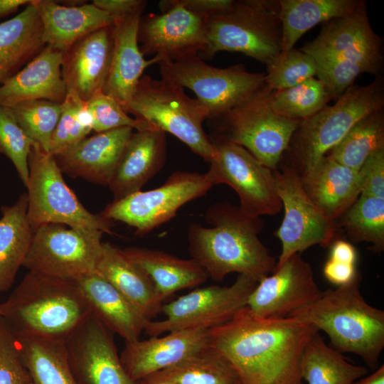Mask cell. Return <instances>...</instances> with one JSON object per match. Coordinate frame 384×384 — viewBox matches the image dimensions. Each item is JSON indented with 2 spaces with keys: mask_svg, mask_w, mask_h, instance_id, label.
<instances>
[{
  "mask_svg": "<svg viewBox=\"0 0 384 384\" xmlns=\"http://www.w3.org/2000/svg\"><path fill=\"white\" fill-rule=\"evenodd\" d=\"M122 250L148 275L163 302L176 292L198 286L209 277L193 259H180L161 250L144 247Z\"/></svg>",
  "mask_w": 384,
  "mask_h": 384,
  "instance_id": "4dcf8cb0",
  "label": "cell"
},
{
  "mask_svg": "<svg viewBox=\"0 0 384 384\" xmlns=\"http://www.w3.org/2000/svg\"><path fill=\"white\" fill-rule=\"evenodd\" d=\"M91 312L125 342L139 339L149 321L113 285L97 272L74 278Z\"/></svg>",
  "mask_w": 384,
  "mask_h": 384,
  "instance_id": "4316f807",
  "label": "cell"
},
{
  "mask_svg": "<svg viewBox=\"0 0 384 384\" xmlns=\"http://www.w3.org/2000/svg\"><path fill=\"white\" fill-rule=\"evenodd\" d=\"M34 143L19 126L9 109L0 105V153L12 161L26 187L29 179L28 156Z\"/></svg>",
  "mask_w": 384,
  "mask_h": 384,
  "instance_id": "7bdbcfd3",
  "label": "cell"
},
{
  "mask_svg": "<svg viewBox=\"0 0 384 384\" xmlns=\"http://www.w3.org/2000/svg\"><path fill=\"white\" fill-rule=\"evenodd\" d=\"M149 376L174 384H237L230 362L209 345L183 361Z\"/></svg>",
  "mask_w": 384,
  "mask_h": 384,
  "instance_id": "d590c367",
  "label": "cell"
},
{
  "mask_svg": "<svg viewBox=\"0 0 384 384\" xmlns=\"http://www.w3.org/2000/svg\"><path fill=\"white\" fill-rule=\"evenodd\" d=\"M363 2L360 0H279L282 53L293 49L298 40L314 26L349 16Z\"/></svg>",
  "mask_w": 384,
  "mask_h": 384,
  "instance_id": "d6a6232c",
  "label": "cell"
},
{
  "mask_svg": "<svg viewBox=\"0 0 384 384\" xmlns=\"http://www.w3.org/2000/svg\"><path fill=\"white\" fill-rule=\"evenodd\" d=\"M125 112L152 129L173 134L206 162L212 161L213 144L203 127L208 112L183 87L142 75Z\"/></svg>",
  "mask_w": 384,
  "mask_h": 384,
  "instance_id": "ba28073f",
  "label": "cell"
},
{
  "mask_svg": "<svg viewBox=\"0 0 384 384\" xmlns=\"http://www.w3.org/2000/svg\"><path fill=\"white\" fill-rule=\"evenodd\" d=\"M205 217L212 227L191 224L188 241L191 259L209 277L221 281L237 272L258 282L273 272L276 259L258 238L263 227L260 217L228 203L212 205Z\"/></svg>",
  "mask_w": 384,
  "mask_h": 384,
  "instance_id": "7a4b0ae2",
  "label": "cell"
},
{
  "mask_svg": "<svg viewBox=\"0 0 384 384\" xmlns=\"http://www.w3.org/2000/svg\"><path fill=\"white\" fill-rule=\"evenodd\" d=\"M299 176L309 198L334 221L343 215L361 194L358 171L326 155Z\"/></svg>",
  "mask_w": 384,
  "mask_h": 384,
  "instance_id": "484cf974",
  "label": "cell"
},
{
  "mask_svg": "<svg viewBox=\"0 0 384 384\" xmlns=\"http://www.w3.org/2000/svg\"><path fill=\"white\" fill-rule=\"evenodd\" d=\"M13 333L31 384H80L70 369L64 339Z\"/></svg>",
  "mask_w": 384,
  "mask_h": 384,
  "instance_id": "1f68e13d",
  "label": "cell"
},
{
  "mask_svg": "<svg viewBox=\"0 0 384 384\" xmlns=\"http://www.w3.org/2000/svg\"><path fill=\"white\" fill-rule=\"evenodd\" d=\"M80 384H139L126 373L112 333L92 312L64 339Z\"/></svg>",
  "mask_w": 384,
  "mask_h": 384,
  "instance_id": "ac0fdd59",
  "label": "cell"
},
{
  "mask_svg": "<svg viewBox=\"0 0 384 384\" xmlns=\"http://www.w3.org/2000/svg\"><path fill=\"white\" fill-rule=\"evenodd\" d=\"M86 107L92 118V130L96 133L124 127L137 131L152 129L143 121L129 117L113 97L102 90L86 102Z\"/></svg>",
  "mask_w": 384,
  "mask_h": 384,
  "instance_id": "ee69618b",
  "label": "cell"
},
{
  "mask_svg": "<svg viewBox=\"0 0 384 384\" xmlns=\"http://www.w3.org/2000/svg\"><path fill=\"white\" fill-rule=\"evenodd\" d=\"M352 384H384V365H381L371 374L358 379Z\"/></svg>",
  "mask_w": 384,
  "mask_h": 384,
  "instance_id": "f5cc1de1",
  "label": "cell"
},
{
  "mask_svg": "<svg viewBox=\"0 0 384 384\" xmlns=\"http://www.w3.org/2000/svg\"><path fill=\"white\" fill-rule=\"evenodd\" d=\"M331 100L323 83L314 78L287 89L270 91L267 95L268 104L274 112L300 122L320 111Z\"/></svg>",
  "mask_w": 384,
  "mask_h": 384,
  "instance_id": "f35d334b",
  "label": "cell"
},
{
  "mask_svg": "<svg viewBox=\"0 0 384 384\" xmlns=\"http://www.w3.org/2000/svg\"><path fill=\"white\" fill-rule=\"evenodd\" d=\"M139 381V384H174L170 381L154 378L151 376H147Z\"/></svg>",
  "mask_w": 384,
  "mask_h": 384,
  "instance_id": "db71d44e",
  "label": "cell"
},
{
  "mask_svg": "<svg viewBox=\"0 0 384 384\" xmlns=\"http://www.w3.org/2000/svg\"><path fill=\"white\" fill-rule=\"evenodd\" d=\"M311 265L296 253L257 283L246 306L263 318H282L316 301L322 294Z\"/></svg>",
  "mask_w": 384,
  "mask_h": 384,
  "instance_id": "d6986e66",
  "label": "cell"
},
{
  "mask_svg": "<svg viewBox=\"0 0 384 384\" xmlns=\"http://www.w3.org/2000/svg\"><path fill=\"white\" fill-rule=\"evenodd\" d=\"M161 14L141 17L137 39L143 55H154L161 60L175 61L183 56L203 53L208 16L193 13L174 0L161 1Z\"/></svg>",
  "mask_w": 384,
  "mask_h": 384,
  "instance_id": "e0dca14e",
  "label": "cell"
},
{
  "mask_svg": "<svg viewBox=\"0 0 384 384\" xmlns=\"http://www.w3.org/2000/svg\"><path fill=\"white\" fill-rule=\"evenodd\" d=\"M206 40L207 58L240 52L267 65L282 49L279 0L235 1L229 10L208 17Z\"/></svg>",
  "mask_w": 384,
  "mask_h": 384,
  "instance_id": "52a82bcc",
  "label": "cell"
},
{
  "mask_svg": "<svg viewBox=\"0 0 384 384\" xmlns=\"http://www.w3.org/2000/svg\"><path fill=\"white\" fill-rule=\"evenodd\" d=\"M317 331L297 318H263L245 306L208 329V345L230 362L240 384H302V356Z\"/></svg>",
  "mask_w": 384,
  "mask_h": 384,
  "instance_id": "6da1fadb",
  "label": "cell"
},
{
  "mask_svg": "<svg viewBox=\"0 0 384 384\" xmlns=\"http://www.w3.org/2000/svg\"><path fill=\"white\" fill-rule=\"evenodd\" d=\"M358 171L360 195L384 198V150L371 155Z\"/></svg>",
  "mask_w": 384,
  "mask_h": 384,
  "instance_id": "bcb514c9",
  "label": "cell"
},
{
  "mask_svg": "<svg viewBox=\"0 0 384 384\" xmlns=\"http://www.w3.org/2000/svg\"><path fill=\"white\" fill-rule=\"evenodd\" d=\"M361 279L358 272L349 283L323 291L316 301L288 316L312 324L327 334L334 349L354 353L375 370L384 348V311L366 301Z\"/></svg>",
  "mask_w": 384,
  "mask_h": 384,
  "instance_id": "3957f363",
  "label": "cell"
},
{
  "mask_svg": "<svg viewBox=\"0 0 384 384\" xmlns=\"http://www.w3.org/2000/svg\"><path fill=\"white\" fill-rule=\"evenodd\" d=\"M329 259L343 263L356 265L357 252L351 243L343 240H336L331 245Z\"/></svg>",
  "mask_w": 384,
  "mask_h": 384,
  "instance_id": "f907efd6",
  "label": "cell"
},
{
  "mask_svg": "<svg viewBox=\"0 0 384 384\" xmlns=\"http://www.w3.org/2000/svg\"><path fill=\"white\" fill-rule=\"evenodd\" d=\"M95 272L113 285L147 320L152 321L161 312L163 301L152 282L122 249L109 242H102Z\"/></svg>",
  "mask_w": 384,
  "mask_h": 384,
  "instance_id": "f1b7e54d",
  "label": "cell"
},
{
  "mask_svg": "<svg viewBox=\"0 0 384 384\" xmlns=\"http://www.w3.org/2000/svg\"><path fill=\"white\" fill-rule=\"evenodd\" d=\"M368 372L367 368L350 363L328 346L319 331L307 343L300 363L301 377L308 384H352Z\"/></svg>",
  "mask_w": 384,
  "mask_h": 384,
  "instance_id": "e575fe53",
  "label": "cell"
},
{
  "mask_svg": "<svg viewBox=\"0 0 384 384\" xmlns=\"http://www.w3.org/2000/svg\"><path fill=\"white\" fill-rule=\"evenodd\" d=\"M270 90L260 92L210 120L215 137L241 146L270 169H278L300 121L282 117L267 102Z\"/></svg>",
  "mask_w": 384,
  "mask_h": 384,
  "instance_id": "8fae6325",
  "label": "cell"
},
{
  "mask_svg": "<svg viewBox=\"0 0 384 384\" xmlns=\"http://www.w3.org/2000/svg\"><path fill=\"white\" fill-rule=\"evenodd\" d=\"M383 106L380 78L367 85L351 86L333 105H326L300 122L287 150L294 162L289 166L299 174L311 169L359 120Z\"/></svg>",
  "mask_w": 384,
  "mask_h": 384,
  "instance_id": "8992f818",
  "label": "cell"
},
{
  "mask_svg": "<svg viewBox=\"0 0 384 384\" xmlns=\"http://www.w3.org/2000/svg\"><path fill=\"white\" fill-rule=\"evenodd\" d=\"M33 0H0V18L16 12L19 7L28 5Z\"/></svg>",
  "mask_w": 384,
  "mask_h": 384,
  "instance_id": "816d5d0a",
  "label": "cell"
},
{
  "mask_svg": "<svg viewBox=\"0 0 384 384\" xmlns=\"http://www.w3.org/2000/svg\"><path fill=\"white\" fill-rule=\"evenodd\" d=\"M166 133L154 129L133 132L109 183L114 201L141 191L164 166Z\"/></svg>",
  "mask_w": 384,
  "mask_h": 384,
  "instance_id": "d4e9b609",
  "label": "cell"
},
{
  "mask_svg": "<svg viewBox=\"0 0 384 384\" xmlns=\"http://www.w3.org/2000/svg\"><path fill=\"white\" fill-rule=\"evenodd\" d=\"M8 108L26 134L49 153L52 136L62 112V103L32 100Z\"/></svg>",
  "mask_w": 384,
  "mask_h": 384,
  "instance_id": "ab89813d",
  "label": "cell"
},
{
  "mask_svg": "<svg viewBox=\"0 0 384 384\" xmlns=\"http://www.w3.org/2000/svg\"><path fill=\"white\" fill-rule=\"evenodd\" d=\"M91 314L74 279L29 271L9 298L0 316L12 331L65 339Z\"/></svg>",
  "mask_w": 384,
  "mask_h": 384,
  "instance_id": "277c9868",
  "label": "cell"
},
{
  "mask_svg": "<svg viewBox=\"0 0 384 384\" xmlns=\"http://www.w3.org/2000/svg\"><path fill=\"white\" fill-rule=\"evenodd\" d=\"M384 150L383 108L359 120L326 156L358 171L375 153Z\"/></svg>",
  "mask_w": 384,
  "mask_h": 384,
  "instance_id": "8d00e7d4",
  "label": "cell"
},
{
  "mask_svg": "<svg viewBox=\"0 0 384 384\" xmlns=\"http://www.w3.org/2000/svg\"><path fill=\"white\" fill-rule=\"evenodd\" d=\"M301 50L314 58L319 79L336 91L351 86L361 73L378 74L383 66L382 40L370 26L364 1L351 15L324 23Z\"/></svg>",
  "mask_w": 384,
  "mask_h": 384,
  "instance_id": "5b68a950",
  "label": "cell"
},
{
  "mask_svg": "<svg viewBox=\"0 0 384 384\" xmlns=\"http://www.w3.org/2000/svg\"><path fill=\"white\" fill-rule=\"evenodd\" d=\"M27 216L33 230L58 223L82 232L112 233V220L89 212L65 182L54 156L34 143L28 156Z\"/></svg>",
  "mask_w": 384,
  "mask_h": 384,
  "instance_id": "9c48e42d",
  "label": "cell"
},
{
  "mask_svg": "<svg viewBox=\"0 0 384 384\" xmlns=\"http://www.w3.org/2000/svg\"><path fill=\"white\" fill-rule=\"evenodd\" d=\"M277 194L284 208L282 223L274 235L282 243L276 267L296 253L336 240L338 224L329 218L304 191L298 172L289 164L273 171Z\"/></svg>",
  "mask_w": 384,
  "mask_h": 384,
  "instance_id": "9a60e30c",
  "label": "cell"
},
{
  "mask_svg": "<svg viewBox=\"0 0 384 384\" xmlns=\"http://www.w3.org/2000/svg\"><path fill=\"white\" fill-rule=\"evenodd\" d=\"M0 384H31L10 326L0 316Z\"/></svg>",
  "mask_w": 384,
  "mask_h": 384,
  "instance_id": "f6af8a7d",
  "label": "cell"
},
{
  "mask_svg": "<svg viewBox=\"0 0 384 384\" xmlns=\"http://www.w3.org/2000/svg\"><path fill=\"white\" fill-rule=\"evenodd\" d=\"M64 53L46 45L23 68L0 84V105L46 100L62 103L67 89L62 75Z\"/></svg>",
  "mask_w": 384,
  "mask_h": 384,
  "instance_id": "603a6c76",
  "label": "cell"
},
{
  "mask_svg": "<svg viewBox=\"0 0 384 384\" xmlns=\"http://www.w3.org/2000/svg\"><path fill=\"white\" fill-rule=\"evenodd\" d=\"M341 226L353 242L371 244L370 250H384V198L360 195L341 217Z\"/></svg>",
  "mask_w": 384,
  "mask_h": 384,
  "instance_id": "74e56055",
  "label": "cell"
},
{
  "mask_svg": "<svg viewBox=\"0 0 384 384\" xmlns=\"http://www.w3.org/2000/svg\"><path fill=\"white\" fill-rule=\"evenodd\" d=\"M113 24L84 36L63 54L62 75L67 92L85 102L102 90L107 78L114 47Z\"/></svg>",
  "mask_w": 384,
  "mask_h": 384,
  "instance_id": "ffe728a7",
  "label": "cell"
},
{
  "mask_svg": "<svg viewBox=\"0 0 384 384\" xmlns=\"http://www.w3.org/2000/svg\"><path fill=\"white\" fill-rule=\"evenodd\" d=\"M142 12L114 21V47L111 65L102 91L113 97L125 111L144 70L158 63L156 55L145 60L138 43L139 23Z\"/></svg>",
  "mask_w": 384,
  "mask_h": 384,
  "instance_id": "cb8c5ba5",
  "label": "cell"
},
{
  "mask_svg": "<svg viewBox=\"0 0 384 384\" xmlns=\"http://www.w3.org/2000/svg\"><path fill=\"white\" fill-rule=\"evenodd\" d=\"M257 282L239 274L229 287L217 285L196 289L162 305L163 320L149 321L144 332L158 336L180 330H208L230 320L246 306Z\"/></svg>",
  "mask_w": 384,
  "mask_h": 384,
  "instance_id": "7c38bea8",
  "label": "cell"
},
{
  "mask_svg": "<svg viewBox=\"0 0 384 384\" xmlns=\"http://www.w3.org/2000/svg\"><path fill=\"white\" fill-rule=\"evenodd\" d=\"M187 10L206 16H211L229 10L234 0H174Z\"/></svg>",
  "mask_w": 384,
  "mask_h": 384,
  "instance_id": "c3c4849f",
  "label": "cell"
},
{
  "mask_svg": "<svg viewBox=\"0 0 384 384\" xmlns=\"http://www.w3.org/2000/svg\"><path fill=\"white\" fill-rule=\"evenodd\" d=\"M161 78L191 90L212 120L251 98L266 87L265 73L248 72L244 65L218 68L198 53L175 61L160 60Z\"/></svg>",
  "mask_w": 384,
  "mask_h": 384,
  "instance_id": "30bf717a",
  "label": "cell"
},
{
  "mask_svg": "<svg viewBox=\"0 0 384 384\" xmlns=\"http://www.w3.org/2000/svg\"><path fill=\"white\" fill-rule=\"evenodd\" d=\"M103 233L82 232L65 225L47 223L33 231L22 266L29 271L67 279L95 272Z\"/></svg>",
  "mask_w": 384,
  "mask_h": 384,
  "instance_id": "2e32d148",
  "label": "cell"
},
{
  "mask_svg": "<svg viewBox=\"0 0 384 384\" xmlns=\"http://www.w3.org/2000/svg\"><path fill=\"white\" fill-rule=\"evenodd\" d=\"M132 133L129 127L96 133L54 157L68 176L108 186Z\"/></svg>",
  "mask_w": 384,
  "mask_h": 384,
  "instance_id": "7402d4cb",
  "label": "cell"
},
{
  "mask_svg": "<svg viewBox=\"0 0 384 384\" xmlns=\"http://www.w3.org/2000/svg\"><path fill=\"white\" fill-rule=\"evenodd\" d=\"M237 384H240V383H237Z\"/></svg>",
  "mask_w": 384,
  "mask_h": 384,
  "instance_id": "9f6ffc18",
  "label": "cell"
},
{
  "mask_svg": "<svg viewBox=\"0 0 384 384\" xmlns=\"http://www.w3.org/2000/svg\"><path fill=\"white\" fill-rule=\"evenodd\" d=\"M125 342L119 357L127 375L139 381L176 365L208 346V330H180Z\"/></svg>",
  "mask_w": 384,
  "mask_h": 384,
  "instance_id": "44dd1931",
  "label": "cell"
},
{
  "mask_svg": "<svg viewBox=\"0 0 384 384\" xmlns=\"http://www.w3.org/2000/svg\"></svg>",
  "mask_w": 384,
  "mask_h": 384,
  "instance_id": "6f0895ef",
  "label": "cell"
},
{
  "mask_svg": "<svg viewBox=\"0 0 384 384\" xmlns=\"http://www.w3.org/2000/svg\"><path fill=\"white\" fill-rule=\"evenodd\" d=\"M0 84H1V82L0 81Z\"/></svg>",
  "mask_w": 384,
  "mask_h": 384,
  "instance_id": "11a10c76",
  "label": "cell"
},
{
  "mask_svg": "<svg viewBox=\"0 0 384 384\" xmlns=\"http://www.w3.org/2000/svg\"><path fill=\"white\" fill-rule=\"evenodd\" d=\"M43 25V41L65 53L84 36L112 26L113 18L92 4L61 5L52 0H34Z\"/></svg>",
  "mask_w": 384,
  "mask_h": 384,
  "instance_id": "83f0119b",
  "label": "cell"
},
{
  "mask_svg": "<svg viewBox=\"0 0 384 384\" xmlns=\"http://www.w3.org/2000/svg\"><path fill=\"white\" fill-rule=\"evenodd\" d=\"M214 156L206 172L213 185L225 183L238 195L240 209L252 217L272 215L282 208L272 170L241 146L210 137Z\"/></svg>",
  "mask_w": 384,
  "mask_h": 384,
  "instance_id": "5bb4252c",
  "label": "cell"
},
{
  "mask_svg": "<svg viewBox=\"0 0 384 384\" xmlns=\"http://www.w3.org/2000/svg\"><path fill=\"white\" fill-rule=\"evenodd\" d=\"M28 196L21 194L12 206H4L0 218V292L12 286L33 236L27 216Z\"/></svg>",
  "mask_w": 384,
  "mask_h": 384,
  "instance_id": "836d02e7",
  "label": "cell"
},
{
  "mask_svg": "<svg viewBox=\"0 0 384 384\" xmlns=\"http://www.w3.org/2000/svg\"><path fill=\"white\" fill-rule=\"evenodd\" d=\"M266 66L265 83L270 91L294 87L317 74L316 60L301 49L281 53Z\"/></svg>",
  "mask_w": 384,
  "mask_h": 384,
  "instance_id": "b9f144b4",
  "label": "cell"
},
{
  "mask_svg": "<svg viewBox=\"0 0 384 384\" xmlns=\"http://www.w3.org/2000/svg\"><path fill=\"white\" fill-rule=\"evenodd\" d=\"M213 186L207 173L175 171L156 188L113 201L101 214L126 223L143 235L170 220L181 206L204 196Z\"/></svg>",
  "mask_w": 384,
  "mask_h": 384,
  "instance_id": "4fadbf2b",
  "label": "cell"
},
{
  "mask_svg": "<svg viewBox=\"0 0 384 384\" xmlns=\"http://www.w3.org/2000/svg\"><path fill=\"white\" fill-rule=\"evenodd\" d=\"M323 272L329 282L338 287L351 282L358 272L356 270V265L329 259L324 264Z\"/></svg>",
  "mask_w": 384,
  "mask_h": 384,
  "instance_id": "681fc988",
  "label": "cell"
},
{
  "mask_svg": "<svg viewBox=\"0 0 384 384\" xmlns=\"http://www.w3.org/2000/svg\"><path fill=\"white\" fill-rule=\"evenodd\" d=\"M92 130V118L86 102L74 93L67 92L52 136L49 154L56 156L62 153L86 138Z\"/></svg>",
  "mask_w": 384,
  "mask_h": 384,
  "instance_id": "60d3db41",
  "label": "cell"
},
{
  "mask_svg": "<svg viewBox=\"0 0 384 384\" xmlns=\"http://www.w3.org/2000/svg\"><path fill=\"white\" fill-rule=\"evenodd\" d=\"M43 25L32 3L14 17L0 23V81L21 70L45 46Z\"/></svg>",
  "mask_w": 384,
  "mask_h": 384,
  "instance_id": "f546056e",
  "label": "cell"
},
{
  "mask_svg": "<svg viewBox=\"0 0 384 384\" xmlns=\"http://www.w3.org/2000/svg\"><path fill=\"white\" fill-rule=\"evenodd\" d=\"M92 4L108 14L114 21H116L137 12H143L146 1L143 0H94Z\"/></svg>",
  "mask_w": 384,
  "mask_h": 384,
  "instance_id": "7dc6e473",
  "label": "cell"
}]
</instances>
